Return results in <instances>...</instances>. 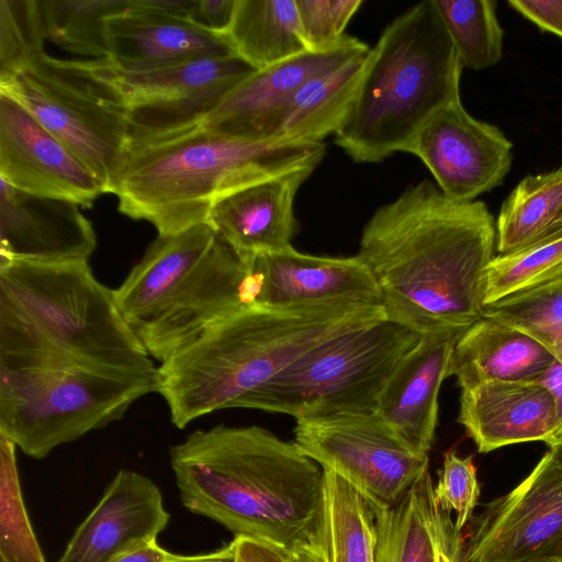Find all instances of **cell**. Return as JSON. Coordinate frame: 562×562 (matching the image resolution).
I'll return each mask as SVG.
<instances>
[{"label": "cell", "mask_w": 562, "mask_h": 562, "mask_svg": "<svg viewBox=\"0 0 562 562\" xmlns=\"http://www.w3.org/2000/svg\"><path fill=\"white\" fill-rule=\"evenodd\" d=\"M495 249L496 224L483 202L451 200L424 180L374 212L358 256L386 316L426 333L483 316Z\"/></svg>", "instance_id": "1"}, {"label": "cell", "mask_w": 562, "mask_h": 562, "mask_svg": "<svg viewBox=\"0 0 562 562\" xmlns=\"http://www.w3.org/2000/svg\"><path fill=\"white\" fill-rule=\"evenodd\" d=\"M169 458L191 513L289 552L322 543L324 469L295 441L259 426L217 425L188 435Z\"/></svg>", "instance_id": "2"}, {"label": "cell", "mask_w": 562, "mask_h": 562, "mask_svg": "<svg viewBox=\"0 0 562 562\" xmlns=\"http://www.w3.org/2000/svg\"><path fill=\"white\" fill-rule=\"evenodd\" d=\"M378 303L291 308L250 306L210 327L157 368V392L179 429L210 413L239 408L255 390L319 344L386 318Z\"/></svg>", "instance_id": "3"}, {"label": "cell", "mask_w": 562, "mask_h": 562, "mask_svg": "<svg viewBox=\"0 0 562 562\" xmlns=\"http://www.w3.org/2000/svg\"><path fill=\"white\" fill-rule=\"evenodd\" d=\"M324 143L250 142L202 122L131 139L113 179L119 211L149 222L160 236L207 224L223 196L266 178L319 164Z\"/></svg>", "instance_id": "4"}, {"label": "cell", "mask_w": 562, "mask_h": 562, "mask_svg": "<svg viewBox=\"0 0 562 562\" xmlns=\"http://www.w3.org/2000/svg\"><path fill=\"white\" fill-rule=\"evenodd\" d=\"M53 358L117 371L157 370L114 290L95 279L89 261L0 262V363Z\"/></svg>", "instance_id": "5"}, {"label": "cell", "mask_w": 562, "mask_h": 562, "mask_svg": "<svg viewBox=\"0 0 562 562\" xmlns=\"http://www.w3.org/2000/svg\"><path fill=\"white\" fill-rule=\"evenodd\" d=\"M461 69L434 0L411 7L370 48L336 145L356 162L406 151L437 112L460 101Z\"/></svg>", "instance_id": "6"}, {"label": "cell", "mask_w": 562, "mask_h": 562, "mask_svg": "<svg viewBox=\"0 0 562 562\" xmlns=\"http://www.w3.org/2000/svg\"><path fill=\"white\" fill-rule=\"evenodd\" d=\"M247 270L211 227L157 236L119 288L121 308L150 357L165 362L210 327L250 307Z\"/></svg>", "instance_id": "7"}, {"label": "cell", "mask_w": 562, "mask_h": 562, "mask_svg": "<svg viewBox=\"0 0 562 562\" xmlns=\"http://www.w3.org/2000/svg\"><path fill=\"white\" fill-rule=\"evenodd\" d=\"M158 373L43 359L0 368V435L34 459L123 418Z\"/></svg>", "instance_id": "8"}, {"label": "cell", "mask_w": 562, "mask_h": 562, "mask_svg": "<svg viewBox=\"0 0 562 562\" xmlns=\"http://www.w3.org/2000/svg\"><path fill=\"white\" fill-rule=\"evenodd\" d=\"M389 317L328 339L272 376L239 405L295 419L373 413L401 359L420 340Z\"/></svg>", "instance_id": "9"}, {"label": "cell", "mask_w": 562, "mask_h": 562, "mask_svg": "<svg viewBox=\"0 0 562 562\" xmlns=\"http://www.w3.org/2000/svg\"><path fill=\"white\" fill-rule=\"evenodd\" d=\"M0 93L29 111L111 192L130 125L125 104L98 59H61L44 50L0 80Z\"/></svg>", "instance_id": "10"}, {"label": "cell", "mask_w": 562, "mask_h": 562, "mask_svg": "<svg viewBox=\"0 0 562 562\" xmlns=\"http://www.w3.org/2000/svg\"><path fill=\"white\" fill-rule=\"evenodd\" d=\"M294 437L306 456L372 507L395 504L428 470V456L414 452L374 412L300 418Z\"/></svg>", "instance_id": "11"}, {"label": "cell", "mask_w": 562, "mask_h": 562, "mask_svg": "<svg viewBox=\"0 0 562 562\" xmlns=\"http://www.w3.org/2000/svg\"><path fill=\"white\" fill-rule=\"evenodd\" d=\"M98 63L125 104L130 140L201 123L257 71L238 55L207 57L143 72L119 70L108 58Z\"/></svg>", "instance_id": "12"}, {"label": "cell", "mask_w": 562, "mask_h": 562, "mask_svg": "<svg viewBox=\"0 0 562 562\" xmlns=\"http://www.w3.org/2000/svg\"><path fill=\"white\" fill-rule=\"evenodd\" d=\"M468 562L562 559V469L548 451L530 474L475 519Z\"/></svg>", "instance_id": "13"}, {"label": "cell", "mask_w": 562, "mask_h": 562, "mask_svg": "<svg viewBox=\"0 0 562 562\" xmlns=\"http://www.w3.org/2000/svg\"><path fill=\"white\" fill-rule=\"evenodd\" d=\"M512 150L498 127L471 116L460 100L437 112L406 151L426 165L447 198L471 202L503 181Z\"/></svg>", "instance_id": "14"}, {"label": "cell", "mask_w": 562, "mask_h": 562, "mask_svg": "<svg viewBox=\"0 0 562 562\" xmlns=\"http://www.w3.org/2000/svg\"><path fill=\"white\" fill-rule=\"evenodd\" d=\"M249 306L291 308L331 302L382 304L378 283L360 257H319L291 245L241 259Z\"/></svg>", "instance_id": "15"}, {"label": "cell", "mask_w": 562, "mask_h": 562, "mask_svg": "<svg viewBox=\"0 0 562 562\" xmlns=\"http://www.w3.org/2000/svg\"><path fill=\"white\" fill-rule=\"evenodd\" d=\"M0 179L40 196L91 207L106 193L87 166L29 111L0 93Z\"/></svg>", "instance_id": "16"}, {"label": "cell", "mask_w": 562, "mask_h": 562, "mask_svg": "<svg viewBox=\"0 0 562 562\" xmlns=\"http://www.w3.org/2000/svg\"><path fill=\"white\" fill-rule=\"evenodd\" d=\"M369 50L366 43L346 35L329 50L305 52L257 70L227 94L202 124L227 137L272 142L285 110L308 81Z\"/></svg>", "instance_id": "17"}, {"label": "cell", "mask_w": 562, "mask_h": 562, "mask_svg": "<svg viewBox=\"0 0 562 562\" xmlns=\"http://www.w3.org/2000/svg\"><path fill=\"white\" fill-rule=\"evenodd\" d=\"M97 245L80 205L34 195L0 179V262L89 261Z\"/></svg>", "instance_id": "18"}, {"label": "cell", "mask_w": 562, "mask_h": 562, "mask_svg": "<svg viewBox=\"0 0 562 562\" xmlns=\"http://www.w3.org/2000/svg\"><path fill=\"white\" fill-rule=\"evenodd\" d=\"M469 326H445L423 334L397 363L375 409L414 452L428 456L437 419L440 385L449 376L453 348Z\"/></svg>", "instance_id": "19"}, {"label": "cell", "mask_w": 562, "mask_h": 562, "mask_svg": "<svg viewBox=\"0 0 562 562\" xmlns=\"http://www.w3.org/2000/svg\"><path fill=\"white\" fill-rule=\"evenodd\" d=\"M169 518L159 487L146 475L122 469L57 562H110L138 544L157 540Z\"/></svg>", "instance_id": "20"}, {"label": "cell", "mask_w": 562, "mask_h": 562, "mask_svg": "<svg viewBox=\"0 0 562 562\" xmlns=\"http://www.w3.org/2000/svg\"><path fill=\"white\" fill-rule=\"evenodd\" d=\"M111 64L125 72H143L183 63L237 55L225 35L192 20L151 7L149 0H131L108 21Z\"/></svg>", "instance_id": "21"}, {"label": "cell", "mask_w": 562, "mask_h": 562, "mask_svg": "<svg viewBox=\"0 0 562 562\" xmlns=\"http://www.w3.org/2000/svg\"><path fill=\"white\" fill-rule=\"evenodd\" d=\"M317 166L305 165L223 196L207 224L241 259L291 245L297 231L294 198Z\"/></svg>", "instance_id": "22"}, {"label": "cell", "mask_w": 562, "mask_h": 562, "mask_svg": "<svg viewBox=\"0 0 562 562\" xmlns=\"http://www.w3.org/2000/svg\"><path fill=\"white\" fill-rule=\"evenodd\" d=\"M458 422L483 453L528 441L549 446L559 430L552 395L530 381L487 382L462 390Z\"/></svg>", "instance_id": "23"}, {"label": "cell", "mask_w": 562, "mask_h": 562, "mask_svg": "<svg viewBox=\"0 0 562 562\" xmlns=\"http://www.w3.org/2000/svg\"><path fill=\"white\" fill-rule=\"evenodd\" d=\"M429 470L393 505L372 507L376 562H468L461 529L436 496Z\"/></svg>", "instance_id": "24"}, {"label": "cell", "mask_w": 562, "mask_h": 562, "mask_svg": "<svg viewBox=\"0 0 562 562\" xmlns=\"http://www.w3.org/2000/svg\"><path fill=\"white\" fill-rule=\"evenodd\" d=\"M554 359L544 345L528 334L483 315L457 341L449 376H456L461 391L487 382H536Z\"/></svg>", "instance_id": "25"}, {"label": "cell", "mask_w": 562, "mask_h": 562, "mask_svg": "<svg viewBox=\"0 0 562 562\" xmlns=\"http://www.w3.org/2000/svg\"><path fill=\"white\" fill-rule=\"evenodd\" d=\"M368 54L308 81L285 110L272 142L323 143L335 134L356 95Z\"/></svg>", "instance_id": "26"}, {"label": "cell", "mask_w": 562, "mask_h": 562, "mask_svg": "<svg viewBox=\"0 0 562 562\" xmlns=\"http://www.w3.org/2000/svg\"><path fill=\"white\" fill-rule=\"evenodd\" d=\"M225 36L257 70L308 52L294 0H236Z\"/></svg>", "instance_id": "27"}, {"label": "cell", "mask_w": 562, "mask_h": 562, "mask_svg": "<svg viewBox=\"0 0 562 562\" xmlns=\"http://www.w3.org/2000/svg\"><path fill=\"white\" fill-rule=\"evenodd\" d=\"M322 547L327 562H376L378 531L368 501L346 480L324 469Z\"/></svg>", "instance_id": "28"}, {"label": "cell", "mask_w": 562, "mask_h": 562, "mask_svg": "<svg viewBox=\"0 0 562 562\" xmlns=\"http://www.w3.org/2000/svg\"><path fill=\"white\" fill-rule=\"evenodd\" d=\"M562 212V168L524 178L502 204L496 250L516 252L538 240Z\"/></svg>", "instance_id": "29"}, {"label": "cell", "mask_w": 562, "mask_h": 562, "mask_svg": "<svg viewBox=\"0 0 562 562\" xmlns=\"http://www.w3.org/2000/svg\"><path fill=\"white\" fill-rule=\"evenodd\" d=\"M130 3L131 0H41L46 40L88 59L108 58V21Z\"/></svg>", "instance_id": "30"}, {"label": "cell", "mask_w": 562, "mask_h": 562, "mask_svg": "<svg viewBox=\"0 0 562 562\" xmlns=\"http://www.w3.org/2000/svg\"><path fill=\"white\" fill-rule=\"evenodd\" d=\"M462 66L481 70L497 64L504 32L493 0H434Z\"/></svg>", "instance_id": "31"}, {"label": "cell", "mask_w": 562, "mask_h": 562, "mask_svg": "<svg viewBox=\"0 0 562 562\" xmlns=\"http://www.w3.org/2000/svg\"><path fill=\"white\" fill-rule=\"evenodd\" d=\"M562 279V231L508 255L488 267L485 305Z\"/></svg>", "instance_id": "32"}, {"label": "cell", "mask_w": 562, "mask_h": 562, "mask_svg": "<svg viewBox=\"0 0 562 562\" xmlns=\"http://www.w3.org/2000/svg\"><path fill=\"white\" fill-rule=\"evenodd\" d=\"M16 448L0 435V562H45L23 501Z\"/></svg>", "instance_id": "33"}, {"label": "cell", "mask_w": 562, "mask_h": 562, "mask_svg": "<svg viewBox=\"0 0 562 562\" xmlns=\"http://www.w3.org/2000/svg\"><path fill=\"white\" fill-rule=\"evenodd\" d=\"M483 315L522 330L552 352L562 340V279L485 305Z\"/></svg>", "instance_id": "34"}, {"label": "cell", "mask_w": 562, "mask_h": 562, "mask_svg": "<svg viewBox=\"0 0 562 562\" xmlns=\"http://www.w3.org/2000/svg\"><path fill=\"white\" fill-rule=\"evenodd\" d=\"M40 0H0V80L44 52Z\"/></svg>", "instance_id": "35"}, {"label": "cell", "mask_w": 562, "mask_h": 562, "mask_svg": "<svg viewBox=\"0 0 562 562\" xmlns=\"http://www.w3.org/2000/svg\"><path fill=\"white\" fill-rule=\"evenodd\" d=\"M308 52L329 50L345 38V29L362 0H294Z\"/></svg>", "instance_id": "36"}, {"label": "cell", "mask_w": 562, "mask_h": 562, "mask_svg": "<svg viewBox=\"0 0 562 562\" xmlns=\"http://www.w3.org/2000/svg\"><path fill=\"white\" fill-rule=\"evenodd\" d=\"M434 491L439 505L456 513V525L462 530L472 517L480 496L472 456L460 457L454 450L447 451Z\"/></svg>", "instance_id": "37"}, {"label": "cell", "mask_w": 562, "mask_h": 562, "mask_svg": "<svg viewBox=\"0 0 562 562\" xmlns=\"http://www.w3.org/2000/svg\"><path fill=\"white\" fill-rule=\"evenodd\" d=\"M516 12L562 38V0H509Z\"/></svg>", "instance_id": "38"}, {"label": "cell", "mask_w": 562, "mask_h": 562, "mask_svg": "<svg viewBox=\"0 0 562 562\" xmlns=\"http://www.w3.org/2000/svg\"><path fill=\"white\" fill-rule=\"evenodd\" d=\"M236 0H195L191 20L213 33L225 35L235 10Z\"/></svg>", "instance_id": "39"}, {"label": "cell", "mask_w": 562, "mask_h": 562, "mask_svg": "<svg viewBox=\"0 0 562 562\" xmlns=\"http://www.w3.org/2000/svg\"><path fill=\"white\" fill-rule=\"evenodd\" d=\"M236 562H288L291 552L256 539L235 537Z\"/></svg>", "instance_id": "40"}, {"label": "cell", "mask_w": 562, "mask_h": 562, "mask_svg": "<svg viewBox=\"0 0 562 562\" xmlns=\"http://www.w3.org/2000/svg\"><path fill=\"white\" fill-rule=\"evenodd\" d=\"M180 555L161 548L157 540L138 544L110 562H172Z\"/></svg>", "instance_id": "41"}, {"label": "cell", "mask_w": 562, "mask_h": 562, "mask_svg": "<svg viewBox=\"0 0 562 562\" xmlns=\"http://www.w3.org/2000/svg\"><path fill=\"white\" fill-rule=\"evenodd\" d=\"M536 382L544 386L555 402L559 435L562 431V362L555 358Z\"/></svg>", "instance_id": "42"}, {"label": "cell", "mask_w": 562, "mask_h": 562, "mask_svg": "<svg viewBox=\"0 0 562 562\" xmlns=\"http://www.w3.org/2000/svg\"><path fill=\"white\" fill-rule=\"evenodd\" d=\"M172 562H236V539L215 551L198 555H180Z\"/></svg>", "instance_id": "43"}, {"label": "cell", "mask_w": 562, "mask_h": 562, "mask_svg": "<svg viewBox=\"0 0 562 562\" xmlns=\"http://www.w3.org/2000/svg\"><path fill=\"white\" fill-rule=\"evenodd\" d=\"M288 562H327V559L322 543H308L292 551Z\"/></svg>", "instance_id": "44"}, {"label": "cell", "mask_w": 562, "mask_h": 562, "mask_svg": "<svg viewBox=\"0 0 562 562\" xmlns=\"http://www.w3.org/2000/svg\"><path fill=\"white\" fill-rule=\"evenodd\" d=\"M560 231H562V212L560 213V215L557 217V220L552 223V225L544 232V234L539 239L547 237L549 235H552L554 233H558Z\"/></svg>", "instance_id": "45"}, {"label": "cell", "mask_w": 562, "mask_h": 562, "mask_svg": "<svg viewBox=\"0 0 562 562\" xmlns=\"http://www.w3.org/2000/svg\"><path fill=\"white\" fill-rule=\"evenodd\" d=\"M549 451L553 456L554 460L559 464V467L562 469V441H559L552 446H550Z\"/></svg>", "instance_id": "46"}, {"label": "cell", "mask_w": 562, "mask_h": 562, "mask_svg": "<svg viewBox=\"0 0 562 562\" xmlns=\"http://www.w3.org/2000/svg\"><path fill=\"white\" fill-rule=\"evenodd\" d=\"M552 353L559 361L562 362V340L554 347Z\"/></svg>", "instance_id": "47"}, {"label": "cell", "mask_w": 562, "mask_h": 562, "mask_svg": "<svg viewBox=\"0 0 562 562\" xmlns=\"http://www.w3.org/2000/svg\"><path fill=\"white\" fill-rule=\"evenodd\" d=\"M559 441H562V431L559 435H557V437L553 439V441L551 442L550 446H552V445H554V443H557Z\"/></svg>", "instance_id": "48"}, {"label": "cell", "mask_w": 562, "mask_h": 562, "mask_svg": "<svg viewBox=\"0 0 562 562\" xmlns=\"http://www.w3.org/2000/svg\"><path fill=\"white\" fill-rule=\"evenodd\" d=\"M533 562H562V559H551V560L533 561Z\"/></svg>", "instance_id": "49"}]
</instances>
